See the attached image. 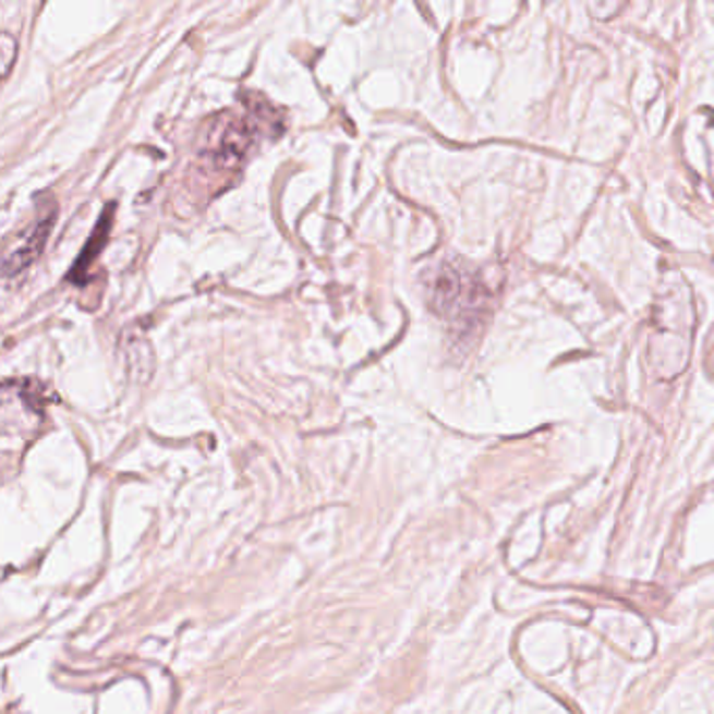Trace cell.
Segmentation results:
<instances>
[{"label":"cell","mask_w":714,"mask_h":714,"mask_svg":"<svg viewBox=\"0 0 714 714\" xmlns=\"http://www.w3.org/2000/svg\"><path fill=\"white\" fill-rule=\"evenodd\" d=\"M107 231H109V216L104 218V222H99V227L95 229L93 238L88 239V243L82 250V256H80L78 263H76V270H86V266L93 263V258L97 256V252L101 250V245L106 241Z\"/></svg>","instance_id":"obj_3"},{"label":"cell","mask_w":714,"mask_h":714,"mask_svg":"<svg viewBox=\"0 0 714 714\" xmlns=\"http://www.w3.org/2000/svg\"><path fill=\"white\" fill-rule=\"evenodd\" d=\"M55 216H57L55 210L43 214L26 235L20 239L13 247H9V252L4 254V261H2L4 279H13V277L22 275L27 266L43 254L47 241L51 238V231H53Z\"/></svg>","instance_id":"obj_1"},{"label":"cell","mask_w":714,"mask_h":714,"mask_svg":"<svg viewBox=\"0 0 714 714\" xmlns=\"http://www.w3.org/2000/svg\"><path fill=\"white\" fill-rule=\"evenodd\" d=\"M15 55H17V43H15V38L9 32H4L0 36V68H2V76L4 78L9 76V72L13 68Z\"/></svg>","instance_id":"obj_4"},{"label":"cell","mask_w":714,"mask_h":714,"mask_svg":"<svg viewBox=\"0 0 714 714\" xmlns=\"http://www.w3.org/2000/svg\"><path fill=\"white\" fill-rule=\"evenodd\" d=\"M252 143V131L243 120H235L227 124L214 145V161L222 168H233L245 156L247 147Z\"/></svg>","instance_id":"obj_2"}]
</instances>
